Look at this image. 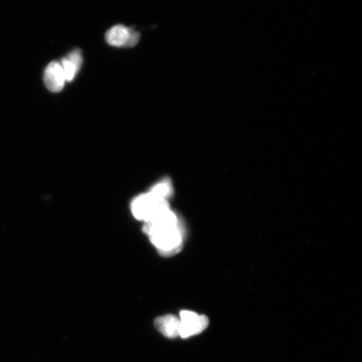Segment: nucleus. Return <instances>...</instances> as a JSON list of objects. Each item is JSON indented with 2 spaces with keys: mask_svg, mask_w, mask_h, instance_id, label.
<instances>
[{
  "mask_svg": "<svg viewBox=\"0 0 362 362\" xmlns=\"http://www.w3.org/2000/svg\"><path fill=\"white\" fill-rule=\"evenodd\" d=\"M143 230L163 256L177 255L183 247L185 228L180 216L170 208L149 223H144Z\"/></svg>",
  "mask_w": 362,
  "mask_h": 362,
  "instance_id": "obj_1",
  "label": "nucleus"
},
{
  "mask_svg": "<svg viewBox=\"0 0 362 362\" xmlns=\"http://www.w3.org/2000/svg\"><path fill=\"white\" fill-rule=\"evenodd\" d=\"M130 207L135 218L144 223H149L170 208L169 201L158 197L151 192L136 197Z\"/></svg>",
  "mask_w": 362,
  "mask_h": 362,
  "instance_id": "obj_2",
  "label": "nucleus"
},
{
  "mask_svg": "<svg viewBox=\"0 0 362 362\" xmlns=\"http://www.w3.org/2000/svg\"><path fill=\"white\" fill-rule=\"evenodd\" d=\"M179 337L187 339L200 334L209 325V319L206 315H199L196 312L182 310L180 313Z\"/></svg>",
  "mask_w": 362,
  "mask_h": 362,
  "instance_id": "obj_3",
  "label": "nucleus"
},
{
  "mask_svg": "<svg viewBox=\"0 0 362 362\" xmlns=\"http://www.w3.org/2000/svg\"><path fill=\"white\" fill-rule=\"evenodd\" d=\"M45 87L52 93H59L64 88L66 83L64 72L60 62H52L44 72Z\"/></svg>",
  "mask_w": 362,
  "mask_h": 362,
  "instance_id": "obj_4",
  "label": "nucleus"
},
{
  "mask_svg": "<svg viewBox=\"0 0 362 362\" xmlns=\"http://www.w3.org/2000/svg\"><path fill=\"white\" fill-rule=\"evenodd\" d=\"M158 332L165 337L174 339L179 337L180 319L173 315L158 317L155 321Z\"/></svg>",
  "mask_w": 362,
  "mask_h": 362,
  "instance_id": "obj_5",
  "label": "nucleus"
},
{
  "mask_svg": "<svg viewBox=\"0 0 362 362\" xmlns=\"http://www.w3.org/2000/svg\"><path fill=\"white\" fill-rule=\"evenodd\" d=\"M131 28L124 25H115L107 30L106 40L108 44L115 47H126L129 42Z\"/></svg>",
  "mask_w": 362,
  "mask_h": 362,
  "instance_id": "obj_6",
  "label": "nucleus"
},
{
  "mask_svg": "<svg viewBox=\"0 0 362 362\" xmlns=\"http://www.w3.org/2000/svg\"><path fill=\"white\" fill-rule=\"evenodd\" d=\"M148 192L156 194L158 197L169 201L170 198L173 196L174 187L172 185L171 180L165 178L153 185Z\"/></svg>",
  "mask_w": 362,
  "mask_h": 362,
  "instance_id": "obj_7",
  "label": "nucleus"
},
{
  "mask_svg": "<svg viewBox=\"0 0 362 362\" xmlns=\"http://www.w3.org/2000/svg\"><path fill=\"white\" fill-rule=\"evenodd\" d=\"M61 65L63 72H64L66 81L70 83V81L75 78L76 75L78 74L79 68L66 57L62 59Z\"/></svg>",
  "mask_w": 362,
  "mask_h": 362,
  "instance_id": "obj_8",
  "label": "nucleus"
},
{
  "mask_svg": "<svg viewBox=\"0 0 362 362\" xmlns=\"http://www.w3.org/2000/svg\"><path fill=\"white\" fill-rule=\"evenodd\" d=\"M140 38V35L137 31L131 28L130 36L128 43H127L126 47H133L135 45H137Z\"/></svg>",
  "mask_w": 362,
  "mask_h": 362,
  "instance_id": "obj_9",
  "label": "nucleus"
}]
</instances>
